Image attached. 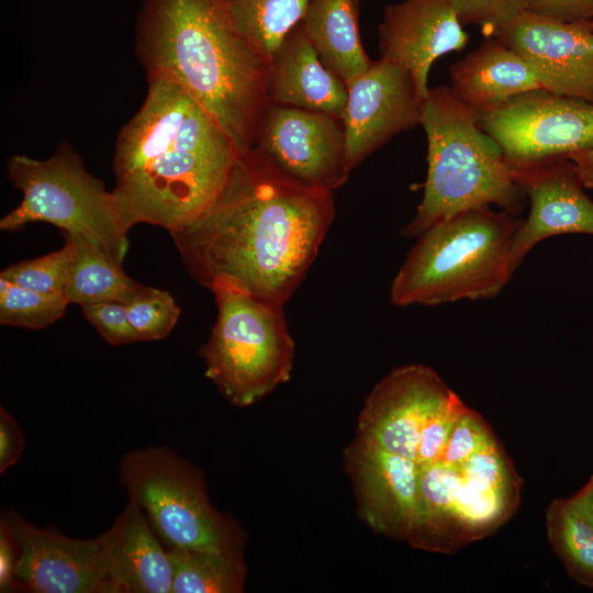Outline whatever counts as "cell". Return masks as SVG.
<instances>
[{"label": "cell", "instance_id": "f35d334b", "mask_svg": "<svg viewBox=\"0 0 593 593\" xmlns=\"http://www.w3.org/2000/svg\"><path fill=\"white\" fill-rule=\"evenodd\" d=\"M591 25V27L593 29V22L589 23Z\"/></svg>", "mask_w": 593, "mask_h": 593}, {"label": "cell", "instance_id": "5b68a950", "mask_svg": "<svg viewBox=\"0 0 593 593\" xmlns=\"http://www.w3.org/2000/svg\"><path fill=\"white\" fill-rule=\"evenodd\" d=\"M523 219L492 206L459 212L418 237L393 278L394 305H440L496 296L517 270L512 246Z\"/></svg>", "mask_w": 593, "mask_h": 593}, {"label": "cell", "instance_id": "5bb4252c", "mask_svg": "<svg viewBox=\"0 0 593 593\" xmlns=\"http://www.w3.org/2000/svg\"><path fill=\"white\" fill-rule=\"evenodd\" d=\"M1 521L18 544L21 586L35 593H113L97 537L72 538L40 528L13 511Z\"/></svg>", "mask_w": 593, "mask_h": 593}, {"label": "cell", "instance_id": "8fae6325", "mask_svg": "<svg viewBox=\"0 0 593 593\" xmlns=\"http://www.w3.org/2000/svg\"><path fill=\"white\" fill-rule=\"evenodd\" d=\"M251 148L278 172L305 187L333 191L350 172L343 124L322 112L267 104Z\"/></svg>", "mask_w": 593, "mask_h": 593}, {"label": "cell", "instance_id": "74e56055", "mask_svg": "<svg viewBox=\"0 0 593 593\" xmlns=\"http://www.w3.org/2000/svg\"><path fill=\"white\" fill-rule=\"evenodd\" d=\"M570 500L578 511L593 526V473L585 484L578 492H575Z\"/></svg>", "mask_w": 593, "mask_h": 593}, {"label": "cell", "instance_id": "484cf974", "mask_svg": "<svg viewBox=\"0 0 593 593\" xmlns=\"http://www.w3.org/2000/svg\"><path fill=\"white\" fill-rule=\"evenodd\" d=\"M240 32L270 63L311 0H227Z\"/></svg>", "mask_w": 593, "mask_h": 593}, {"label": "cell", "instance_id": "6da1fadb", "mask_svg": "<svg viewBox=\"0 0 593 593\" xmlns=\"http://www.w3.org/2000/svg\"><path fill=\"white\" fill-rule=\"evenodd\" d=\"M333 191L299 184L253 148L239 155L212 203L169 233L189 275L283 306L334 219Z\"/></svg>", "mask_w": 593, "mask_h": 593}, {"label": "cell", "instance_id": "30bf717a", "mask_svg": "<svg viewBox=\"0 0 593 593\" xmlns=\"http://www.w3.org/2000/svg\"><path fill=\"white\" fill-rule=\"evenodd\" d=\"M478 121L499 143L513 174L593 148V102L544 88L478 111Z\"/></svg>", "mask_w": 593, "mask_h": 593}, {"label": "cell", "instance_id": "3957f363", "mask_svg": "<svg viewBox=\"0 0 593 593\" xmlns=\"http://www.w3.org/2000/svg\"><path fill=\"white\" fill-rule=\"evenodd\" d=\"M138 51L148 77L180 85L240 154L253 147L270 63L240 32L227 0H146Z\"/></svg>", "mask_w": 593, "mask_h": 593}, {"label": "cell", "instance_id": "d590c367", "mask_svg": "<svg viewBox=\"0 0 593 593\" xmlns=\"http://www.w3.org/2000/svg\"><path fill=\"white\" fill-rule=\"evenodd\" d=\"M18 544L3 521H0V591L9 592L21 586L16 578Z\"/></svg>", "mask_w": 593, "mask_h": 593}, {"label": "cell", "instance_id": "7a4b0ae2", "mask_svg": "<svg viewBox=\"0 0 593 593\" xmlns=\"http://www.w3.org/2000/svg\"><path fill=\"white\" fill-rule=\"evenodd\" d=\"M148 78L142 107L118 137L112 191L128 230L146 223L171 233L212 203L240 153L180 85Z\"/></svg>", "mask_w": 593, "mask_h": 593}, {"label": "cell", "instance_id": "d6986e66", "mask_svg": "<svg viewBox=\"0 0 593 593\" xmlns=\"http://www.w3.org/2000/svg\"><path fill=\"white\" fill-rule=\"evenodd\" d=\"M97 538L113 593H171L167 548L134 501Z\"/></svg>", "mask_w": 593, "mask_h": 593}, {"label": "cell", "instance_id": "e575fe53", "mask_svg": "<svg viewBox=\"0 0 593 593\" xmlns=\"http://www.w3.org/2000/svg\"><path fill=\"white\" fill-rule=\"evenodd\" d=\"M24 448L23 433L15 419L3 407L0 409V473L14 466Z\"/></svg>", "mask_w": 593, "mask_h": 593}, {"label": "cell", "instance_id": "f1b7e54d", "mask_svg": "<svg viewBox=\"0 0 593 593\" xmlns=\"http://www.w3.org/2000/svg\"><path fill=\"white\" fill-rule=\"evenodd\" d=\"M125 304L138 342L165 338L177 324L181 312L170 293L145 286Z\"/></svg>", "mask_w": 593, "mask_h": 593}, {"label": "cell", "instance_id": "9a60e30c", "mask_svg": "<svg viewBox=\"0 0 593 593\" xmlns=\"http://www.w3.org/2000/svg\"><path fill=\"white\" fill-rule=\"evenodd\" d=\"M517 52L541 88L593 102V29L524 12L492 36Z\"/></svg>", "mask_w": 593, "mask_h": 593}, {"label": "cell", "instance_id": "7402d4cb", "mask_svg": "<svg viewBox=\"0 0 593 593\" xmlns=\"http://www.w3.org/2000/svg\"><path fill=\"white\" fill-rule=\"evenodd\" d=\"M322 61L347 86L371 65L359 32V0H311L301 22Z\"/></svg>", "mask_w": 593, "mask_h": 593}, {"label": "cell", "instance_id": "8992f818", "mask_svg": "<svg viewBox=\"0 0 593 593\" xmlns=\"http://www.w3.org/2000/svg\"><path fill=\"white\" fill-rule=\"evenodd\" d=\"M418 468L406 537L414 548L455 553L492 535L518 508L523 481L499 440L458 466L436 461Z\"/></svg>", "mask_w": 593, "mask_h": 593}, {"label": "cell", "instance_id": "44dd1931", "mask_svg": "<svg viewBox=\"0 0 593 593\" xmlns=\"http://www.w3.org/2000/svg\"><path fill=\"white\" fill-rule=\"evenodd\" d=\"M449 76L455 97L477 112L541 88L526 60L496 37L454 63Z\"/></svg>", "mask_w": 593, "mask_h": 593}, {"label": "cell", "instance_id": "4dcf8cb0", "mask_svg": "<svg viewBox=\"0 0 593 593\" xmlns=\"http://www.w3.org/2000/svg\"><path fill=\"white\" fill-rule=\"evenodd\" d=\"M467 407L452 391L433 412L422 429L416 458L418 467L440 459L454 427Z\"/></svg>", "mask_w": 593, "mask_h": 593}, {"label": "cell", "instance_id": "f546056e", "mask_svg": "<svg viewBox=\"0 0 593 593\" xmlns=\"http://www.w3.org/2000/svg\"><path fill=\"white\" fill-rule=\"evenodd\" d=\"M497 440L492 428L474 410L467 407L454 427L438 461L458 466Z\"/></svg>", "mask_w": 593, "mask_h": 593}, {"label": "cell", "instance_id": "ba28073f", "mask_svg": "<svg viewBox=\"0 0 593 593\" xmlns=\"http://www.w3.org/2000/svg\"><path fill=\"white\" fill-rule=\"evenodd\" d=\"M217 317L202 348L205 376L234 405H250L289 380L294 343L283 306L228 288L212 290Z\"/></svg>", "mask_w": 593, "mask_h": 593}, {"label": "cell", "instance_id": "d4e9b609", "mask_svg": "<svg viewBox=\"0 0 593 593\" xmlns=\"http://www.w3.org/2000/svg\"><path fill=\"white\" fill-rule=\"evenodd\" d=\"M549 544L568 575L593 590V526L569 499H555L546 510Z\"/></svg>", "mask_w": 593, "mask_h": 593}, {"label": "cell", "instance_id": "836d02e7", "mask_svg": "<svg viewBox=\"0 0 593 593\" xmlns=\"http://www.w3.org/2000/svg\"><path fill=\"white\" fill-rule=\"evenodd\" d=\"M526 11L567 24L593 22V0H530Z\"/></svg>", "mask_w": 593, "mask_h": 593}, {"label": "cell", "instance_id": "603a6c76", "mask_svg": "<svg viewBox=\"0 0 593 593\" xmlns=\"http://www.w3.org/2000/svg\"><path fill=\"white\" fill-rule=\"evenodd\" d=\"M74 244V257L64 294L80 306L104 301L126 303L142 288L122 269L121 262L98 245L65 234Z\"/></svg>", "mask_w": 593, "mask_h": 593}, {"label": "cell", "instance_id": "52a82bcc", "mask_svg": "<svg viewBox=\"0 0 593 593\" xmlns=\"http://www.w3.org/2000/svg\"><path fill=\"white\" fill-rule=\"evenodd\" d=\"M7 169L12 184L22 192V200L1 219L2 231L47 222L98 245L122 264L130 230L116 198L87 171L70 145H60L47 159L13 155Z\"/></svg>", "mask_w": 593, "mask_h": 593}, {"label": "cell", "instance_id": "2e32d148", "mask_svg": "<svg viewBox=\"0 0 593 593\" xmlns=\"http://www.w3.org/2000/svg\"><path fill=\"white\" fill-rule=\"evenodd\" d=\"M378 35L381 58L406 70L423 99L429 91L428 77L435 60L461 51L469 41L451 0L388 4Z\"/></svg>", "mask_w": 593, "mask_h": 593}, {"label": "cell", "instance_id": "1f68e13d", "mask_svg": "<svg viewBox=\"0 0 593 593\" xmlns=\"http://www.w3.org/2000/svg\"><path fill=\"white\" fill-rule=\"evenodd\" d=\"M462 25L474 24L486 37L526 12L530 0H451Z\"/></svg>", "mask_w": 593, "mask_h": 593}, {"label": "cell", "instance_id": "cb8c5ba5", "mask_svg": "<svg viewBox=\"0 0 593 593\" xmlns=\"http://www.w3.org/2000/svg\"><path fill=\"white\" fill-rule=\"evenodd\" d=\"M171 593H237L243 591L245 569L238 553L209 549L167 548Z\"/></svg>", "mask_w": 593, "mask_h": 593}, {"label": "cell", "instance_id": "4316f807", "mask_svg": "<svg viewBox=\"0 0 593 593\" xmlns=\"http://www.w3.org/2000/svg\"><path fill=\"white\" fill-rule=\"evenodd\" d=\"M69 301L64 293H41L0 277V323L25 328H44L66 312Z\"/></svg>", "mask_w": 593, "mask_h": 593}, {"label": "cell", "instance_id": "ffe728a7", "mask_svg": "<svg viewBox=\"0 0 593 593\" xmlns=\"http://www.w3.org/2000/svg\"><path fill=\"white\" fill-rule=\"evenodd\" d=\"M267 98L276 104L340 119L347 86L322 61L301 23L287 35L270 61Z\"/></svg>", "mask_w": 593, "mask_h": 593}, {"label": "cell", "instance_id": "9c48e42d", "mask_svg": "<svg viewBox=\"0 0 593 593\" xmlns=\"http://www.w3.org/2000/svg\"><path fill=\"white\" fill-rule=\"evenodd\" d=\"M119 474L166 548L237 553L233 527L211 505L202 474L170 448L128 451Z\"/></svg>", "mask_w": 593, "mask_h": 593}, {"label": "cell", "instance_id": "4fadbf2b", "mask_svg": "<svg viewBox=\"0 0 593 593\" xmlns=\"http://www.w3.org/2000/svg\"><path fill=\"white\" fill-rule=\"evenodd\" d=\"M451 392L427 366L395 368L367 396L358 418L357 436L416 461L425 423Z\"/></svg>", "mask_w": 593, "mask_h": 593}, {"label": "cell", "instance_id": "83f0119b", "mask_svg": "<svg viewBox=\"0 0 593 593\" xmlns=\"http://www.w3.org/2000/svg\"><path fill=\"white\" fill-rule=\"evenodd\" d=\"M74 251L71 239L65 235V244L60 249L13 264L3 269L0 277L41 293H64Z\"/></svg>", "mask_w": 593, "mask_h": 593}, {"label": "cell", "instance_id": "8d00e7d4", "mask_svg": "<svg viewBox=\"0 0 593 593\" xmlns=\"http://www.w3.org/2000/svg\"><path fill=\"white\" fill-rule=\"evenodd\" d=\"M570 159L586 189L593 190V148L571 155Z\"/></svg>", "mask_w": 593, "mask_h": 593}, {"label": "cell", "instance_id": "7c38bea8", "mask_svg": "<svg viewBox=\"0 0 593 593\" xmlns=\"http://www.w3.org/2000/svg\"><path fill=\"white\" fill-rule=\"evenodd\" d=\"M423 102L411 75L382 58L348 83L339 120L349 169L395 135L418 125Z\"/></svg>", "mask_w": 593, "mask_h": 593}, {"label": "cell", "instance_id": "277c9868", "mask_svg": "<svg viewBox=\"0 0 593 593\" xmlns=\"http://www.w3.org/2000/svg\"><path fill=\"white\" fill-rule=\"evenodd\" d=\"M419 125L427 139V175L421 203L402 236L418 237L437 222L473 208L494 205L518 216L526 195L499 143L481 128L475 110L440 86L424 99Z\"/></svg>", "mask_w": 593, "mask_h": 593}, {"label": "cell", "instance_id": "ac0fdd59", "mask_svg": "<svg viewBox=\"0 0 593 593\" xmlns=\"http://www.w3.org/2000/svg\"><path fill=\"white\" fill-rule=\"evenodd\" d=\"M529 200V213L517 230L512 258L516 269L541 240L566 234L593 236V200L573 163L560 159L514 174Z\"/></svg>", "mask_w": 593, "mask_h": 593}, {"label": "cell", "instance_id": "e0dca14e", "mask_svg": "<svg viewBox=\"0 0 593 593\" xmlns=\"http://www.w3.org/2000/svg\"><path fill=\"white\" fill-rule=\"evenodd\" d=\"M344 458L363 521L380 534L406 539L416 512V461L359 436Z\"/></svg>", "mask_w": 593, "mask_h": 593}, {"label": "cell", "instance_id": "d6a6232c", "mask_svg": "<svg viewBox=\"0 0 593 593\" xmlns=\"http://www.w3.org/2000/svg\"><path fill=\"white\" fill-rule=\"evenodd\" d=\"M85 317L112 345L138 342L128 318L127 306L119 301H104L81 306Z\"/></svg>", "mask_w": 593, "mask_h": 593}]
</instances>
